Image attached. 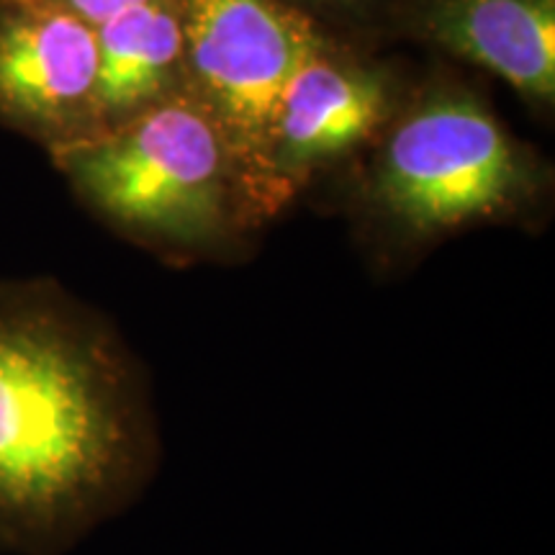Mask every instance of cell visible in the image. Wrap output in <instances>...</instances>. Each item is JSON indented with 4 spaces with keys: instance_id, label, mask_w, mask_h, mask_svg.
Listing matches in <instances>:
<instances>
[{
    "instance_id": "6da1fadb",
    "label": "cell",
    "mask_w": 555,
    "mask_h": 555,
    "mask_svg": "<svg viewBox=\"0 0 555 555\" xmlns=\"http://www.w3.org/2000/svg\"><path fill=\"white\" fill-rule=\"evenodd\" d=\"M159 457L147 371L119 330L50 278L0 281V551L69 553Z\"/></svg>"
},
{
    "instance_id": "7a4b0ae2",
    "label": "cell",
    "mask_w": 555,
    "mask_h": 555,
    "mask_svg": "<svg viewBox=\"0 0 555 555\" xmlns=\"http://www.w3.org/2000/svg\"><path fill=\"white\" fill-rule=\"evenodd\" d=\"M52 159L95 217L172 258L240 247L262 224L224 134L185 88Z\"/></svg>"
},
{
    "instance_id": "3957f363",
    "label": "cell",
    "mask_w": 555,
    "mask_h": 555,
    "mask_svg": "<svg viewBox=\"0 0 555 555\" xmlns=\"http://www.w3.org/2000/svg\"><path fill=\"white\" fill-rule=\"evenodd\" d=\"M538 168L494 114L463 90H437L386 137L365 185L373 234L416 253L461 229L519 217Z\"/></svg>"
},
{
    "instance_id": "277c9868",
    "label": "cell",
    "mask_w": 555,
    "mask_h": 555,
    "mask_svg": "<svg viewBox=\"0 0 555 555\" xmlns=\"http://www.w3.org/2000/svg\"><path fill=\"white\" fill-rule=\"evenodd\" d=\"M185 90L224 134L245 196L260 221L286 201L273 172L278 103L322 37L286 0H180Z\"/></svg>"
},
{
    "instance_id": "5b68a950",
    "label": "cell",
    "mask_w": 555,
    "mask_h": 555,
    "mask_svg": "<svg viewBox=\"0 0 555 555\" xmlns=\"http://www.w3.org/2000/svg\"><path fill=\"white\" fill-rule=\"evenodd\" d=\"M0 124L50 155L103 131L95 26L54 0H0Z\"/></svg>"
},
{
    "instance_id": "8992f818",
    "label": "cell",
    "mask_w": 555,
    "mask_h": 555,
    "mask_svg": "<svg viewBox=\"0 0 555 555\" xmlns=\"http://www.w3.org/2000/svg\"><path fill=\"white\" fill-rule=\"evenodd\" d=\"M391 82L380 69L337 57L327 41L291 75L278 103L273 172L283 201L332 159L367 142L391 116Z\"/></svg>"
},
{
    "instance_id": "52a82bcc",
    "label": "cell",
    "mask_w": 555,
    "mask_h": 555,
    "mask_svg": "<svg viewBox=\"0 0 555 555\" xmlns=\"http://www.w3.org/2000/svg\"><path fill=\"white\" fill-rule=\"evenodd\" d=\"M414 18L435 44L527 99L553 101L555 0H420Z\"/></svg>"
},
{
    "instance_id": "ba28073f",
    "label": "cell",
    "mask_w": 555,
    "mask_h": 555,
    "mask_svg": "<svg viewBox=\"0 0 555 555\" xmlns=\"http://www.w3.org/2000/svg\"><path fill=\"white\" fill-rule=\"evenodd\" d=\"M95 34L103 129L116 127L185 88L180 0H142L95 26Z\"/></svg>"
},
{
    "instance_id": "9c48e42d",
    "label": "cell",
    "mask_w": 555,
    "mask_h": 555,
    "mask_svg": "<svg viewBox=\"0 0 555 555\" xmlns=\"http://www.w3.org/2000/svg\"><path fill=\"white\" fill-rule=\"evenodd\" d=\"M54 3H60L62 9L73 11L75 16L88 21L90 26H101L106 24L108 18H114L116 13L127 11L129 5L142 3V0H54Z\"/></svg>"
},
{
    "instance_id": "30bf717a",
    "label": "cell",
    "mask_w": 555,
    "mask_h": 555,
    "mask_svg": "<svg viewBox=\"0 0 555 555\" xmlns=\"http://www.w3.org/2000/svg\"><path fill=\"white\" fill-rule=\"evenodd\" d=\"M311 3H347V0H311Z\"/></svg>"
}]
</instances>
